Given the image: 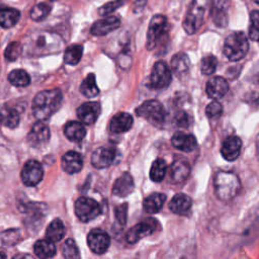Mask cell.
<instances>
[{
	"label": "cell",
	"mask_w": 259,
	"mask_h": 259,
	"mask_svg": "<svg viewBox=\"0 0 259 259\" xmlns=\"http://www.w3.org/2000/svg\"><path fill=\"white\" fill-rule=\"evenodd\" d=\"M120 26V20L116 16H105L104 18L95 21L91 26V33L96 36L105 35Z\"/></svg>",
	"instance_id": "cell-15"
},
{
	"label": "cell",
	"mask_w": 259,
	"mask_h": 259,
	"mask_svg": "<svg viewBox=\"0 0 259 259\" xmlns=\"http://www.w3.org/2000/svg\"><path fill=\"white\" fill-rule=\"evenodd\" d=\"M33 251L36 257L41 259L52 258L56 255V247L54 242L46 239V240H38L34 243Z\"/></svg>",
	"instance_id": "cell-28"
},
{
	"label": "cell",
	"mask_w": 259,
	"mask_h": 259,
	"mask_svg": "<svg viewBox=\"0 0 259 259\" xmlns=\"http://www.w3.org/2000/svg\"><path fill=\"white\" fill-rule=\"evenodd\" d=\"M83 55V46L81 45H71L64 53V62L68 65H77Z\"/></svg>",
	"instance_id": "cell-34"
},
{
	"label": "cell",
	"mask_w": 259,
	"mask_h": 259,
	"mask_svg": "<svg viewBox=\"0 0 259 259\" xmlns=\"http://www.w3.org/2000/svg\"><path fill=\"white\" fill-rule=\"evenodd\" d=\"M66 138L72 142H81L86 136L84 125L79 121H68L64 126Z\"/></svg>",
	"instance_id": "cell-26"
},
{
	"label": "cell",
	"mask_w": 259,
	"mask_h": 259,
	"mask_svg": "<svg viewBox=\"0 0 259 259\" xmlns=\"http://www.w3.org/2000/svg\"><path fill=\"white\" fill-rule=\"evenodd\" d=\"M205 113L209 119H218L223 113V106L220 102L212 101L207 104L205 108Z\"/></svg>",
	"instance_id": "cell-43"
},
{
	"label": "cell",
	"mask_w": 259,
	"mask_h": 259,
	"mask_svg": "<svg viewBox=\"0 0 259 259\" xmlns=\"http://www.w3.org/2000/svg\"><path fill=\"white\" fill-rule=\"evenodd\" d=\"M213 185L218 198L223 201H228L235 197L241 188L238 176L233 172L227 171H220L217 173Z\"/></svg>",
	"instance_id": "cell-3"
},
{
	"label": "cell",
	"mask_w": 259,
	"mask_h": 259,
	"mask_svg": "<svg viewBox=\"0 0 259 259\" xmlns=\"http://www.w3.org/2000/svg\"><path fill=\"white\" fill-rule=\"evenodd\" d=\"M155 231V221L151 220V218L147 221L141 222L135 225L132 229H130L126 233L125 239L127 243L135 244L142 240L143 238L150 236Z\"/></svg>",
	"instance_id": "cell-14"
},
{
	"label": "cell",
	"mask_w": 259,
	"mask_h": 259,
	"mask_svg": "<svg viewBox=\"0 0 259 259\" xmlns=\"http://www.w3.org/2000/svg\"><path fill=\"white\" fill-rule=\"evenodd\" d=\"M192 122L191 116L185 111H179L174 117V123L178 127H188Z\"/></svg>",
	"instance_id": "cell-45"
},
{
	"label": "cell",
	"mask_w": 259,
	"mask_h": 259,
	"mask_svg": "<svg viewBox=\"0 0 259 259\" xmlns=\"http://www.w3.org/2000/svg\"><path fill=\"white\" fill-rule=\"evenodd\" d=\"M100 212L101 207L93 198L81 196L75 202V214L83 223H88L96 219Z\"/></svg>",
	"instance_id": "cell-8"
},
{
	"label": "cell",
	"mask_w": 259,
	"mask_h": 259,
	"mask_svg": "<svg viewBox=\"0 0 259 259\" xmlns=\"http://www.w3.org/2000/svg\"><path fill=\"white\" fill-rule=\"evenodd\" d=\"M61 166L65 172L69 174H75L82 169L83 159L79 153L75 151H69L63 155Z\"/></svg>",
	"instance_id": "cell-21"
},
{
	"label": "cell",
	"mask_w": 259,
	"mask_h": 259,
	"mask_svg": "<svg viewBox=\"0 0 259 259\" xmlns=\"http://www.w3.org/2000/svg\"><path fill=\"white\" fill-rule=\"evenodd\" d=\"M126 0H113L110 2L105 3L98 9V13L101 16H107L111 14L113 11L118 9L120 6H122L125 3Z\"/></svg>",
	"instance_id": "cell-41"
},
{
	"label": "cell",
	"mask_w": 259,
	"mask_h": 259,
	"mask_svg": "<svg viewBox=\"0 0 259 259\" xmlns=\"http://www.w3.org/2000/svg\"><path fill=\"white\" fill-rule=\"evenodd\" d=\"M20 18V12L15 8L0 9V26L10 28L14 26Z\"/></svg>",
	"instance_id": "cell-32"
},
{
	"label": "cell",
	"mask_w": 259,
	"mask_h": 259,
	"mask_svg": "<svg viewBox=\"0 0 259 259\" xmlns=\"http://www.w3.org/2000/svg\"><path fill=\"white\" fill-rule=\"evenodd\" d=\"M52 6L48 3L41 2L34 5L30 10V18L34 21H41L45 19L51 12Z\"/></svg>",
	"instance_id": "cell-37"
},
{
	"label": "cell",
	"mask_w": 259,
	"mask_h": 259,
	"mask_svg": "<svg viewBox=\"0 0 259 259\" xmlns=\"http://www.w3.org/2000/svg\"><path fill=\"white\" fill-rule=\"evenodd\" d=\"M0 258H1V259H4V258H6V255H5L3 252H0Z\"/></svg>",
	"instance_id": "cell-47"
},
{
	"label": "cell",
	"mask_w": 259,
	"mask_h": 259,
	"mask_svg": "<svg viewBox=\"0 0 259 259\" xmlns=\"http://www.w3.org/2000/svg\"><path fill=\"white\" fill-rule=\"evenodd\" d=\"M50 1H56V0H50Z\"/></svg>",
	"instance_id": "cell-50"
},
{
	"label": "cell",
	"mask_w": 259,
	"mask_h": 259,
	"mask_svg": "<svg viewBox=\"0 0 259 259\" xmlns=\"http://www.w3.org/2000/svg\"><path fill=\"white\" fill-rule=\"evenodd\" d=\"M133 116L126 112L116 113L110 120L109 130L113 134H121L127 132L133 126Z\"/></svg>",
	"instance_id": "cell-23"
},
{
	"label": "cell",
	"mask_w": 259,
	"mask_h": 259,
	"mask_svg": "<svg viewBox=\"0 0 259 259\" xmlns=\"http://www.w3.org/2000/svg\"><path fill=\"white\" fill-rule=\"evenodd\" d=\"M87 244L90 250L95 254H103L110 245L108 234L101 229H93L87 236Z\"/></svg>",
	"instance_id": "cell-11"
},
{
	"label": "cell",
	"mask_w": 259,
	"mask_h": 259,
	"mask_svg": "<svg viewBox=\"0 0 259 259\" xmlns=\"http://www.w3.org/2000/svg\"><path fill=\"white\" fill-rule=\"evenodd\" d=\"M51 137V132L49 126L44 122L38 120L35 122L30 132L27 135V142L33 148H40L45 146Z\"/></svg>",
	"instance_id": "cell-12"
},
{
	"label": "cell",
	"mask_w": 259,
	"mask_h": 259,
	"mask_svg": "<svg viewBox=\"0 0 259 259\" xmlns=\"http://www.w3.org/2000/svg\"><path fill=\"white\" fill-rule=\"evenodd\" d=\"M166 201V195L163 193H152L144 199L143 208L148 213H157L161 210Z\"/></svg>",
	"instance_id": "cell-27"
},
{
	"label": "cell",
	"mask_w": 259,
	"mask_h": 259,
	"mask_svg": "<svg viewBox=\"0 0 259 259\" xmlns=\"http://www.w3.org/2000/svg\"><path fill=\"white\" fill-rule=\"evenodd\" d=\"M253 1H254L256 4H258V2H259V0H253Z\"/></svg>",
	"instance_id": "cell-49"
},
{
	"label": "cell",
	"mask_w": 259,
	"mask_h": 259,
	"mask_svg": "<svg viewBox=\"0 0 259 259\" xmlns=\"http://www.w3.org/2000/svg\"><path fill=\"white\" fill-rule=\"evenodd\" d=\"M8 81L10 84L16 87H25L30 83V77L28 73L23 69H15L8 75Z\"/></svg>",
	"instance_id": "cell-35"
},
{
	"label": "cell",
	"mask_w": 259,
	"mask_h": 259,
	"mask_svg": "<svg viewBox=\"0 0 259 259\" xmlns=\"http://www.w3.org/2000/svg\"><path fill=\"white\" fill-rule=\"evenodd\" d=\"M63 94L59 89H49L38 92L32 100L33 116L40 121L49 119L61 106Z\"/></svg>",
	"instance_id": "cell-2"
},
{
	"label": "cell",
	"mask_w": 259,
	"mask_h": 259,
	"mask_svg": "<svg viewBox=\"0 0 259 259\" xmlns=\"http://www.w3.org/2000/svg\"><path fill=\"white\" fill-rule=\"evenodd\" d=\"M62 254L67 259H78L80 258L79 249L73 239H68L62 246Z\"/></svg>",
	"instance_id": "cell-38"
},
{
	"label": "cell",
	"mask_w": 259,
	"mask_h": 259,
	"mask_svg": "<svg viewBox=\"0 0 259 259\" xmlns=\"http://www.w3.org/2000/svg\"><path fill=\"white\" fill-rule=\"evenodd\" d=\"M65 235V226L60 219L53 220L46 230V238L54 243L59 242Z\"/></svg>",
	"instance_id": "cell-30"
},
{
	"label": "cell",
	"mask_w": 259,
	"mask_h": 259,
	"mask_svg": "<svg viewBox=\"0 0 259 259\" xmlns=\"http://www.w3.org/2000/svg\"><path fill=\"white\" fill-rule=\"evenodd\" d=\"M228 90H229V83L225 78L221 76H214L210 78L206 83L205 91L209 98H212V99L222 98L224 95L227 94Z\"/></svg>",
	"instance_id": "cell-18"
},
{
	"label": "cell",
	"mask_w": 259,
	"mask_h": 259,
	"mask_svg": "<svg viewBox=\"0 0 259 259\" xmlns=\"http://www.w3.org/2000/svg\"><path fill=\"white\" fill-rule=\"evenodd\" d=\"M19 240L18 230H8L1 235V242L3 245H14Z\"/></svg>",
	"instance_id": "cell-44"
},
{
	"label": "cell",
	"mask_w": 259,
	"mask_h": 259,
	"mask_svg": "<svg viewBox=\"0 0 259 259\" xmlns=\"http://www.w3.org/2000/svg\"><path fill=\"white\" fill-rule=\"evenodd\" d=\"M138 2H143V3H145L147 0H137Z\"/></svg>",
	"instance_id": "cell-48"
},
{
	"label": "cell",
	"mask_w": 259,
	"mask_h": 259,
	"mask_svg": "<svg viewBox=\"0 0 259 259\" xmlns=\"http://www.w3.org/2000/svg\"><path fill=\"white\" fill-rule=\"evenodd\" d=\"M80 91L82 94L88 98H94L99 94V89L96 84L95 75L90 73L86 76V78L82 81L80 85Z\"/></svg>",
	"instance_id": "cell-33"
},
{
	"label": "cell",
	"mask_w": 259,
	"mask_h": 259,
	"mask_svg": "<svg viewBox=\"0 0 259 259\" xmlns=\"http://www.w3.org/2000/svg\"><path fill=\"white\" fill-rule=\"evenodd\" d=\"M242 141L239 137L231 136L225 140L221 148V154L227 161H235L241 152Z\"/></svg>",
	"instance_id": "cell-19"
},
{
	"label": "cell",
	"mask_w": 259,
	"mask_h": 259,
	"mask_svg": "<svg viewBox=\"0 0 259 259\" xmlns=\"http://www.w3.org/2000/svg\"><path fill=\"white\" fill-rule=\"evenodd\" d=\"M20 176L23 184L29 187L35 186L44 177L42 166L36 160H29L24 164Z\"/></svg>",
	"instance_id": "cell-10"
},
{
	"label": "cell",
	"mask_w": 259,
	"mask_h": 259,
	"mask_svg": "<svg viewBox=\"0 0 259 259\" xmlns=\"http://www.w3.org/2000/svg\"><path fill=\"white\" fill-rule=\"evenodd\" d=\"M209 0H193L183 20V28L188 34L196 32L203 23L204 14Z\"/></svg>",
	"instance_id": "cell-5"
},
{
	"label": "cell",
	"mask_w": 259,
	"mask_h": 259,
	"mask_svg": "<svg viewBox=\"0 0 259 259\" xmlns=\"http://www.w3.org/2000/svg\"><path fill=\"white\" fill-rule=\"evenodd\" d=\"M22 52V45L19 41L10 42L4 52V56L8 61H15Z\"/></svg>",
	"instance_id": "cell-40"
},
{
	"label": "cell",
	"mask_w": 259,
	"mask_h": 259,
	"mask_svg": "<svg viewBox=\"0 0 259 259\" xmlns=\"http://www.w3.org/2000/svg\"><path fill=\"white\" fill-rule=\"evenodd\" d=\"M137 115L150 121L151 123L160 126L165 122L166 111L161 102L155 99L143 102L137 109Z\"/></svg>",
	"instance_id": "cell-6"
},
{
	"label": "cell",
	"mask_w": 259,
	"mask_h": 259,
	"mask_svg": "<svg viewBox=\"0 0 259 259\" xmlns=\"http://www.w3.org/2000/svg\"><path fill=\"white\" fill-rule=\"evenodd\" d=\"M249 50L247 36L242 31H235L229 34L224 42L223 52L225 57L231 62L243 59Z\"/></svg>",
	"instance_id": "cell-4"
},
{
	"label": "cell",
	"mask_w": 259,
	"mask_h": 259,
	"mask_svg": "<svg viewBox=\"0 0 259 259\" xmlns=\"http://www.w3.org/2000/svg\"><path fill=\"white\" fill-rule=\"evenodd\" d=\"M170 67L172 71L177 75L185 74L190 67V61L188 56L184 53L175 54L171 59Z\"/></svg>",
	"instance_id": "cell-31"
},
{
	"label": "cell",
	"mask_w": 259,
	"mask_h": 259,
	"mask_svg": "<svg viewBox=\"0 0 259 259\" xmlns=\"http://www.w3.org/2000/svg\"><path fill=\"white\" fill-rule=\"evenodd\" d=\"M217 66H218L217 58L212 55H209L204 57L201 60L200 70L204 75H211L217 70Z\"/></svg>",
	"instance_id": "cell-39"
},
{
	"label": "cell",
	"mask_w": 259,
	"mask_h": 259,
	"mask_svg": "<svg viewBox=\"0 0 259 259\" xmlns=\"http://www.w3.org/2000/svg\"><path fill=\"white\" fill-rule=\"evenodd\" d=\"M115 217L117 222L123 226L126 223V218H127V203H123L119 206L116 207L115 209Z\"/></svg>",
	"instance_id": "cell-46"
},
{
	"label": "cell",
	"mask_w": 259,
	"mask_h": 259,
	"mask_svg": "<svg viewBox=\"0 0 259 259\" xmlns=\"http://www.w3.org/2000/svg\"><path fill=\"white\" fill-rule=\"evenodd\" d=\"M135 188L134 180L128 172L122 173L114 182L112 193L117 197H124L133 192Z\"/></svg>",
	"instance_id": "cell-22"
},
{
	"label": "cell",
	"mask_w": 259,
	"mask_h": 259,
	"mask_svg": "<svg viewBox=\"0 0 259 259\" xmlns=\"http://www.w3.org/2000/svg\"><path fill=\"white\" fill-rule=\"evenodd\" d=\"M190 173V166L184 161H175L170 166L169 179L172 183H180L184 181Z\"/></svg>",
	"instance_id": "cell-24"
},
{
	"label": "cell",
	"mask_w": 259,
	"mask_h": 259,
	"mask_svg": "<svg viewBox=\"0 0 259 259\" xmlns=\"http://www.w3.org/2000/svg\"><path fill=\"white\" fill-rule=\"evenodd\" d=\"M116 151L110 147H99L92 153L91 164L96 169H103L111 166L115 160Z\"/></svg>",
	"instance_id": "cell-13"
},
{
	"label": "cell",
	"mask_w": 259,
	"mask_h": 259,
	"mask_svg": "<svg viewBox=\"0 0 259 259\" xmlns=\"http://www.w3.org/2000/svg\"><path fill=\"white\" fill-rule=\"evenodd\" d=\"M230 0H213L211 6V17L219 27H225L228 24V10Z\"/></svg>",
	"instance_id": "cell-20"
},
{
	"label": "cell",
	"mask_w": 259,
	"mask_h": 259,
	"mask_svg": "<svg viewBox=\"0 0 259 259\" xmlns=\"http://www.w3.org/2000/svg\"><path fill=\"white\" fill-rule=\"evenodd\" d=\"M20 116L15 108L5 106L0 109V123L6 127L14 128L18 125Z\"/></svg>",
	"instance_id": "cell-29"
},
{
	"label": "cell",
	"mask_w": 259,
	"mask_h": 259,
	"mask_svg": "<svg viewBox=\"0 0 259 259\" xmlns=\"http://www.w3.org/2000/svg\"><path fill=\"white\" fill-rule=\"evenodd\" d=\"M191 205V198L186 194L179 193L172 197L169 203V208L172 212L176 214H185L190 209Z\"/></svg>",
	"instance_id": "cell-25"
},
{
	"label": "cell",
	"mask_w": 259,
	"mask_h": 259,
	"mask_svg": "<svg viewBox=\"0 0 259 259\" xmlns=\"http://www.w3.org/2000/svg\"><path fill=\"white\" fill-rule=\"evenodd\" d=\"M167 172V164L165 160L159 158L154 161L150 170V178L154 182H160L164 179Z\"/></svg>",
	"instance_id": "cell-36"
},
{
	"label": "cell",
	"mask_w": 259,
	"mask_h": 259,
	"mask_svg": "<svg viewBox=\"0 0 259 259\" xmlns=\"http://www.w3.org/2000/svg\"><path fill=\"white\" fill-rule=\"evenodd\" d=\"M171 79L172 74L166 63L156 62L150 75V86L154 89H164L170 85Z\"/></svg>",
	"instance_id": "cell-9"
},
{
	"label": "cell",
	"mask_w": 259,
	"mask_h": 259,
	"mask_svg": "<svg viewBox=\"0 0 259 259\" xmlns=\"http://www.w3.org/2000/svg\"><path fill=\"white\" fill-rule=\"evenodd\" d=\"M167 18L162 14L154 15L149 23V28L147 32V41L146 47L149 51L153 50L158 42L160 41L161 37L167 32Z\"/></svg>",
	"instance_id": "cell-7"
},
{
	"label": "cell",
	"mask_w": 259,
	"mask_h": 259,
	"mask_svg": "<svg viewBox=\"0 0 259 259\" xmlns=\"http://www.w3.org/2000/svg\"><path fill=\"white\" fill-rule=\"evenodd\" d=\"M101 112V106L98 102H85L77 108V116L78 118L86 123H93L99 116Z\"/></svg>",
	"instance_id": "cell-16"
},
{
	"label": "cell",
	"mask_w": 259,
	"mask_h": 259,
	"mask_svg": "<svg viewBox=\"0 0 259 259\" xmlns=\"http://www.w3.org/2000/svg\"><path fill=\"white\" fill-rule=\"evenodd\" d=\"M258 21H259L258 10H253L250 14V26H249V37L253 41H257L258 39Z\"/></svg>",
	"instance_id": "cell-42"
},
{
	"label": "cell",
	"mask_w": 259,
	"mask_h": 259,
	"mask_svg": "<svg viewBox=\"0 0 259 259\" xmlns=\"http://www.w3.org/2000/svg\"><path fill=\"white\" fill-rule=\"evenodd\" d=\"M171 144L175 149L185 153L194 151L197 146V142L194 136L184 132H176L172 136Z\"/></svg>",
	"instance_id": "cell-17"
},
{
	"label": "cell",
	"mask_w": 259,
	"mask_h": 259,
	"mask_svg": "<svg viewBox=\"0 0 259 259\" xmlns=\"http://www.w3.org/2000/svg\"><path fill=\"white\" fill-rule=\"evenodd\" d=\"M64 46L62 37L52 31H37L30 34L25 44L27 55L41 57L59 53Z\"/></svg>",
	"instance_id": "cell-1"
}]
</instances>
